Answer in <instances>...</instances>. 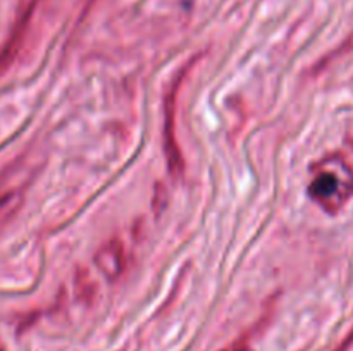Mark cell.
Masks as SVG:
<instances>
[{
    "label": "cell",
    "instance_id": "2",
    "mask_svg": "<svg viewBox=\"0 0 353 351\" xmlns=\"http://www.w3.org/2000/svg\"><path fill=\"white\" fill-rule=\"evenodd\" d=\"M179 83H181V79L176 83L174 89L169 93L168 100H165V105H168V114H165V116H168L169 126H172V114H174V112H172V110H174V96H176V88L179 86ZM165 133H168V134H165V138H168V140H165V151H168L169 169H171L172 174L181 176L183 174V158H181V155H179V148H176L174 141H172V136H174V134H172V129L165 131Z\"/></svg>",
    "mask_w": 353,
    "mask_h": 351
},
{
    "label": "cell",
    "instance_id": "1",
    "mask_svg": "<svg viewBox=\"0 0 353 351\" xmlns=\"http://www.w3.org/2000/svg\"><path fill=\"white\" fill-rule=\"evenodd\" d=\"M338 171L327 162L317 165L309 184V195L326 210H333L347 196L345 182L338 178Z\"/></svg>",
    "mask_w": 353,
    "mask_h": 351
},
{
    "label": "cell",
    "instance_id": "3",
    "mask_svg": "<svg viewBox=\"0 0 353 351\" xmlns=\"http://www.w3.org/2000/svg\"><path fill=\"white\" fill-rule=\"evenodd\" d=\"M248 350V336L241 337V339H238L236 343L231 344L230 348H226L224 351H247Z\"/></svg>",
    "mask_w": 353,
    "mask_h": 351
}]
</instances>
